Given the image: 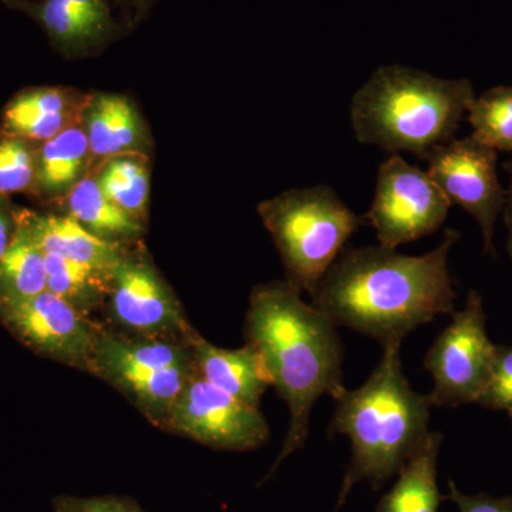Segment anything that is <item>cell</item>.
<instances>
[{
  "mask_svg": "<svg viewBox=\"0 0 512 512\" xmlns=\"http://www.w3.org/2000/svg\"><path fill=\"white\" fill-rule=\"evenodd\" d=\"M460 237L447 229L440 244L420 256L382 245L343 249L313 291V305L338 328L382 346L402 343L436 316L453 315L457 293L448 256Z\"/></svg>",
  "mask_w": 512,
  "mask_h": 512,
  "instance_id": "1",
  "label": "cell"
},
{
  "mask_svg": "<svg viewBox=\"0 0 512 512\" xmlns=\"http://www.w3.org/2000/svg\"><path fill=\"white\" fill-rule=\"evenodd\" d=\"M245 336L262 357L266 372L289 409L282 450L262 483L305 447L313 406L343 389V345L338 326L315 305L303 301L288 281L255 286L249 296Z\"/></svg>",
  "mask_w": 512,
  "mask_h": 512,
  "instance_id": "2",
  "label": "cell"
},
{
  "mask_svg": "<svg viewBox=\"0 0 512 512\" xmlns=\"http://www.w3.org/2000/svg\"><path fill=\"white\" fill-rule=\"evenodd\" d=\"M402 343L383 346L372 375L359 389H343L335 397L329 436L349 437L352 454L335 508L340 512L360 481L380 490L402 470L430 433L429 396L413 389L404 375Z\"/></svg>",
  "mask_w": 512,
  "mask_h": 512,
  "instance_id": "3",
  "label": "cell"
},
{
  "mask_svg": "<svg viewBox=\"0 0 512 512\" xmlns=\"http://www.w3.org/2000/svg\"><path fill=\"white\" fill-rule=\"evenodd\" d=\"M476 99L473 83L413 67L382 66L355 93L350 120L357 141L427 161L456 136Z\"/></svg>",
  "mask_w": 512,
  "mask_h": 512,
  "instance_id": "4",
  "label": "cell"
},
{
  "mask_svg": "<svg viewBox=\"0 0 512 512\" xmlns=\"http://www.w3.org/2000/svg\"><path fill=\"white\" fill-rule=\"evenodd\" d=\"M258 211L281 254L286 281L311 295L365 222L329 185L282 192Z\"/></svg>",
  "mask_w": 512,
  "mask_h": 512,
  "instance_id": "5",
  "label": "cell"
},
{
  "mask_svg": "<svg viewBox=\"0 0 512 512\" xmlns=\"http://www.w3.org/2000/svg\"><path fill=\"white\" fill-rule=\"evenodd\" d=\"M190 338L133 335L101 326L89 373L119 390L151 423L164 429L195 373Z\"/></svg>",
  "mask_w": 512,
  "mask_h": 512,
  "instance_id": "6",
  "label": "cell"
},
{
  "mask_svg": "<svg viewBox=\"0 0 512 512\" xmlns=\"http://www.w3.org/2000/svg\"><path fill=\"white\" fill-rule=\"evenodd\" d=\"M495 345L487 335L483 296L470 291L466 305L454 312L424 356L433 379L431 406L456 407L476 403L493 366Z\"/></svg>",
  "mask_w": 512,
  "mask_h": 512,
  "instance_id": "7",
  "label": "cell"
},
{
  "mask_svg": "<svg viewBox=\"0 0 512 512\" xmlns=\"http://www.w3.org/2000/svg\"><path fill=\"white\" fill-rule=\"evenodd\" d=\"M450 207L427 171L392 154L377 171L375 197L363 221L375 229L379 245L397 249L434 234Z\"/></svg>",
  "mask_w": 512,
  "mask_h": 512,
  "instance_id": "8",
  "label": "cell"
},
{
  "mask_svg": "<svg viewBox=\"0 0 512 512\" xmlns=\"http://www.w3.org/2000/svg\"><path fill=\"white\" fill-rule=\"evenodd\" d=\"M498 153L476 137L453 138L427 158V174L451 205L468 212L480 227L485 254L495 255V222L505 190L497 173Z\"/></svg>",
  "mask_w": 512,
  "mask_h": 512,
  "instance_id": "9",
  "label": "cell"
},
{
  "mask_svg": "<svg viewBox=\"0 0 512 512\" xmlns=\"http://www.w3.org/2000/svg\"><path fill=\"white\" fill-rule=\"evenodd\" d=\"M104 306L121 332L185 339L195 332L173 289L146 254L126 249L111 271Z\"/></svg>",
  "mask_w": 512,
  "mask_h": 512,
  "instance_id": "10",
  "label": "cell"
},
{
  "mask_svg": "<svg viewBox=\"0 0 512 512\" xmlns=\"http://www.w3.org/2000/svg\"><path fill=\"white\" fill-rule=\"evenodd\" d=\"M164 430L224 451H251L264 446L269 427L256 407L239 402L195 370L178 396Z\"/></svg>",
  "mask_w": 512,
  "mask_h": 512,
  "instance_id": "11",
  "label": "cell"
},
{
  "mask_svg": "<svg viewBox=\"0 0 512 512\" xmlns=\"http://www.w3.org/2000/svg\"><path fill=\"white\" fill-rule=\"evenodd\" d=\"M0 322L36 355L89 373L101 325L55 293L0 306Z\"/></svg>",
  "mask_w": 512,
  "mask_h": 512,
  "instance_id": "12",
  "label": "cell"
},
{
  "mask_svg": "<svg viewBox=\"0 0 512 512\" xmlns=\"http://www.w3.org/2000/svg\"><path fill=\"white\" fill-rule=\"evenodd\" d=\"M45 30L50 43L66 56H80L106 45L119 32L107 0H2Z\"/></svg>",
  "mask_w": 512,
  "mask_h": 512,
  "instance_id": "13",
  "label": "cell"
},
{
  "mask_svg": "<svg viewBox=\"0 0 512 512\" xmlns=\"http://www.w3.org/2000/svg\"><path fill=\"white\" fill-rule=\"evenodd\" d=\"M89 97L66 87H30L9 100L0 134L42 144L82 121Z\"/></svg>",
  "mask_w": 512,
  "mask_h": 512,
  "instance_id": "14",
  "label": "cell"
},
{
  "mask_svg": "<svg viewBox=\"0 0 512 512\" xmlns=\"http://www.w3.org/2000/svg\"><path fill=\"white\" fill-rule=\"evenodd\" d=\"M190 346L195 370L202 379L239 402L259 409L271 379L261 355L251 343L241 349H222L194 332Z\"/></svg>",
  "mask_w": 512,
  "mask_h": 512,
  "instance_id": "15",
  "label": "cell"
},
{
  "mask_svg": "<svg viewBox=\"0 0 512 512\" xmlns=\"http://www.w3.org/2000/svg\"><path fill=\"white\" fill-rule=\"evenodd\" d=\"M92 164L123 154H146L148 134L136 106L127 97H89L82 114Z\"/></svg>",
  "mask_w": 512,
  "mask_h": 512,
  "instance_id": "16",
  "label": "cell"
},
{
  "mask_svg": "<svg viewBox=\"0 0 512 512\" xmlns=\"http://www.w3.org/2000/svg\"><path fill=\"white\" fill-rule=\"evenodd\" d=\"M18 218L45 254L60 255L111 272L126 252L121 242L97 237L69 215L19 210Z\"/></svg>",
  "mask_w": 512,
  "mask_h": 512,
  "instance_id": "17",
  "label": "cell"
},
{
  "mask_svg": "<svg viewBox=\"0 0 512 512\" xmlns=\"http://www.w3.org/2000/svg\"><path fill=\"white\" fill-rule=\"evenodd\" d=\"M92 167L89 141L82 121L45 143L37 144L36 184L33 195L59 202Z\"/></svg>",
  "mask_w": 512,
  "mask_h": 512,
  "instance_id": "18",
  "label": "cell"
},
{
  "mask_svg": "<svg viewBox=\"0 0 512 512\" xmlns=\"http://www.w3.org/2000/svg\"><path fill=\"white\" fill-rule=\"evenodd\" d=\"M444 436L430 431L399 471L376 512H439L446 500L439 487V454Z\"/></svg>",
  "mask_w": 512,
  "mask_h": 512,
  "instance_id": "19",
  "label": "cell"
},
{
  "mask_svg": "<svg viewBox=\"0 0 512 512\" xmlns=\"http://www.w3.org/2000/svg\"><path fill=\"white\" fill-rule=\"evenodd\" d=\"M59 202L66 210V215L97 237L120 242L124 238H137L144 232V225L128 217L104 194L94 174L84 175Z\"/></svg>",
  "mask_w": 512,
  "mask_h": 512,
  "instance_id": "20",
  "label": "cell"
},
{
  "mask_svg": "<svg viewBox=\"0 0 512 512\" xmlns=\"http://www.w3.org/2000/svg\"><path fill=\"white\" fill-rule=\"evenodd\" d=\"M46 288L45 252L18 218L12 244L0 259V306L32 298Z\"/></svg>",
  "mask_w": 512,
  "mask_h": 512,
  "instance_id": "21",
  "label": "cell"
},
{
  "mask_svg": "<svg viewBox=\"0 0 512 512\" xmlns=\"http://www.w3.org/2000/svg\"><path fill=\"white\" fill-rule=\"evenodd\" d=\"M97 181L104 194L138 224L146 227L150 198L147 154H123L99 165Z\"/></svg>",
  "mask_w": 512,
  "mask_h": 512,
  "instance_id": "22",
  "label": "cell"
},
{
  "mask_svg": "<svg viewBox=\"0 0 512 512\" xmlns=\"http://www.w3.org/2000/svg\"><path fill=\"white\" fill-rule=\"evenodd\" d=\"M47 288L83 315H92L106 303L111 272L72 261L60 255L45 254Z\"/></svg>",
  "mask_w": 512,
  "mask_h": 512,
  "instance_id": "23",
  "label": "cell"
},
{
  "mask_svg": "<svg viewBox=\"0 0 512 512\" xmlns=\"http://www.w3.org/2000/svg\"><path fill=\"white\" fill-rule=\"evenodd\" d=\"M473 136L501 153H512V86H497L476 96L467 113Z\"/></svg>",
  "mask_w": 512,
  "mask_h": 512,
  "instance_id": "24",
  "label": "cell"
},
{
  "mask_svg": "<svg viewBox=\"0 0 512 512\" xmlns=\"http://www.w3.org/2000/svg\"><path fill=\"white\" fill-rule=\"evenodd\" d=\"M37 144L0 134V195L33 194Z\"/></svg>",
  "mask_w": 512,
  "mask_h": 512,
  "instance_id": "25",
  "label": "cell"
},
{
  "mask_svg": "<svg viewBox=\"0 0 512 512\" xmlns=\"http://www.w3.org/2000/svg\"><path fill=\"white\" fill-rule=\"evenodd\" d=\"M477 404L494 412L512 414V343L495 345L490 377Z\"/></svg>",
  "mask_w": 512,
  "mask_h": 512,
  "instance_id": "26",
  "label": "cell"
},
{
  "mask_svg": "<svg viewBox=\"0 0 512 512\" xmlns=\"http://www.w3.org/2000/svg\"><path fill=\"white\" fill-rule=\"evenodd\" d=\"M53 512H146L134 498L127 495H59L53 498Z\"/></svg>",
  "mask_w": 512,
  "mask_h": 512,
  "instance_id": "27",
  "label": "cell"
},
{
  "mask_svg": "<svg viewBox=\"0 0 512 512\" xmlns=\"http://www.w3.org/2000/svg\"><path fill=\"white\" fill-rule=\"evenodd\" d=\"M446 498L453 501L458 512H512V497H493L487 493L466 494L453 480L448 481Z\"/></svg>",
  "mask_w": 512,
  "mask_h": 512,
  "instance_id": "28",
  "label": "cell"
},
{
  "mask_svg": "<svg viewBox=\"0 0 512 512\" xmlns=\"http://www.w3.org/2000/svg\"><path fill=\"white\" fill-rule=\"evenodd\" d=\"M18 228V211L13 210L8 197L0 195V259L6 254Z\"/></svg>",
  "mask_w": 512,
  "mask_h": 512,
  "instance_id": "29",
  "label": "cell"
},
{
  "mask_svg": "<svg viewBox=\"0 0 512 512\" xmlns=\"http://www.w3.org/2000/svg\"><path fill=\"white\" fill-rule=\"evenodd\" d=\"M505 170L510 175V184L508 190L505 191V204H504V222L507 227V252L512 262V158L508 163H505Z\"/></svg>",
  "mask_w": 512,
  "mask_h": 512,
  "instance_id": "30",
  "label": "cell"
},
{
  "mask_svg": "<svg viewBox=\"0 0 512 512\" xmlns=\"http://www.w3.org/2000/svg\"><path fill=\"white\" fill-rule=\"evenodd\" d=\"M117 2L123 6V9L130 10L136 18H140L147 12L154 0H117Z\"/></svg>",
  "mask_w": 512,
  "mask_h": 512,
  "instance_id": "31",
  "label": "cell"
},
{
  "mask_svg": "<svg viewBox=\"0 0 512 512\" xmlns=\"http://www.w3.org/2000/svg\"><path fill=\"white\" fill-rule=\"evenodd\" d=\"M510 420H511V423H512V414H510Z\"/></svg>",
  "mask_w": 512,
  "mask_h": 512,
  "instance_id": "32",
  "label": "cell"
}]
</instances>
